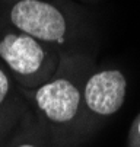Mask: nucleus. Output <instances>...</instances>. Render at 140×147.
Returning a JSON list of instances; mask_svg holds the SVG:
<instances>
[{"instance_id": "obj_1", "label": "nucleus", "mask_w": 140, "mask_h": 147, "mask_svg": "<svg viewBox=\"0 0 140 147\" xmlns=\"http://www.w3.org/2000/svg\"><path fill=\"white\" fill-rule=\"evenodd\" d=\"M9 19L19 32L44 44L63 42L67 32L63 13L43 0H18L9 12Z\"/></svg>"}, {"instance_id": "obj_2", "label": "nucleus", "mask_w": 140, "mask_h": 147, "mask_svg": "<svg viewBox=\"0 0 140 147\" xmlns=\"http://www.w3.org/2000/svg\"><path fill=\"white\" fill-rule=\"evenodd\" d=\"M0 60L21 82H38L50 69L47 48L24 32H7L0 36Z\"/></svg>"}, {"instance_id": "obj_3", "label": "nucleus", "mask_w": 140, "mask_h": 147, "mask_svg": "<svg viewBox=\"0 0 140 147\" xmlns=\"http://www.w3.org/2000/svg\"><path fill=\"white\" fill-rule=\"evenodd\" d=\"M82 95L73 82L57 77L45 82L35 92V103L50 121L69 122L80 107Z\"/></svg>"}, {"instance_id": "obj_4", "label": "nucleus", "mask_w": 140, "mask_h": 147, "mask_svg": "<svg viewBox=\"0 0 140 147\" xmlns=\"http://www.w3.org/2000/svg\"><path fill=\"white\" fill-rule=\"evenodd\" d=\"M127 82L120 70H104L92 74L83 90L88 108L98 115H112L123 107Z\"/></svg>"}, {"instance_id": "obj_5", "label": "nucleus", "mask_w": 140, "mask_h": 147, "mask_svg": "<svg viewBox=\"0 0 140 147\" xmlns=\"http://www.w3.org/2000/svg\"><path fill=\"white\" fill-rule=\"evenodd\" d=\"M9 92H10V79H9L7 73L5 71V69L0 66V107L7 99Z\"/></svg>"}, {"instance_id": "obj_6", "label": "nucleus", "mask_w": 140, "mask_h": 147, "mask_svg": "<svg viewBox=\"0 0 140 147\" xmlns=\"http://www.w3.org/2000/svg\"><path fill=\"white\" fill-rule=\"evenodd\" d=\"M18 147H35L32 144H21V146H18Z\"/></svg>"}, {"instance_id": "obj_7", "label": "nucleus", "mask_w": 140, "mask_h": 147, "mask_svg": "<svg viewBox=\"0 0 140 147\" xmlns=\"http://www.w3.org/2000/svg\"><path fill=\"white\" fill-rule=\"evenodd\" d=\"M139 133H140V122H139Z\"/></svg>"}]
</instances>
